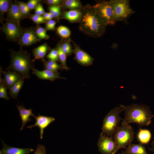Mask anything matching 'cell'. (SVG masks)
Masks as SVG:
<instances>
[{
	"mask_svg": "<svg viewBox=\"0 0 154 154\" xmlns=\"http://www.w3.org/2000/svg\"><path fill=\"white\" fill-rule=\"evenodd\" d=\"M0 154H1V153H0Z\"/></svg>",
	"mask_w": 154,
	"mask_h": 154,
	"instance_id": "ee69618b",
	"label": "cell"
},
{
	"mask_svg": "<svg viewBox=\"0 0 154 154\" xmlns=\"http://www.w3.org/2000/svg\"><path fill=\"white\" fill-rule=\"evenodd\" d=\"M97 145L101 154H115L119 149L113 138L106 135L102 132L100 134Z\"/></svg>",
	"mask_w": 154,
	"mask_h": 154,
	"instance_id": "9c48e42d",
	"label": "cell"
},
{
	"mask_svg": "<svg viewBox=\"0 0 154 154\" xmlns=\"http://www.w3.org/2000/svg\"><path fill=\"white\" fill-rule=\"evenodd\" d=\"M35 14L40 15L42 16L45 13L42 5L40 3L36 7L35 9Z\"/></svg>",
	"mask_w": 154,
	"mask_h": 154,
	"instance_id": "74e56055",
	"label": "cell"
},
{
	"mask_svg": "<svg viewBox=\"0 0 154 154\" xmlns=\"http://www.w3.org/2000/svg\"><path fill=\"white\" fill-rule=\"evenodd\" d=\"M56 22V21L53 19L46 21L45 23V29L46 31H54L55 29V26Z\"/></svg>",
	"mask_w": 154,
	"mask_h": 154,
	"instance_id": "e575fe53",
	"label": "cell"
},
{
	"mask_svg": "<svg viewBox=\"0 0 154 154\" xmlns=\"http://www.w3.org/2000/svg\"><path fill=\"white\" fill-rule=\"evenodd\" d=\"M153 117H154V116H153Z\"/></svg>",
	"mask_w": 154,
	"mask_h": 154,
	"instance_id": "7bdbcfd3",
	"label": "cell"
},
{
	"mask_svg": "<svg viewBox=\"0 0 154 154\" xmlns=\"http://www.w3.org/2000/svg\"><path fill=\"white\" fill-rule=\"evenodd\" d=\"M81 11V17L79 22V30L91 37L98 38L103 36L107 26L99 18L92 6L86 5Z\"/></svg>",
	"mask_w": 154,
	"mask_h": 154,
	"instance_id": "6da1fadb",
	"label": "cell"
},
{
	"mask_svg": "<svg viewBox=\"0 0 154 154\" xmlns=\"http://www.w3.org/2000/svg\"><path fill=\"white\" fill-rule=\"evenodd\" d=\"M12 2L11 0H0V20L1 23H3L4 19V14L8 11Z\"/></svg>",
	"mask_w": 154,
	"mask_h": 154,
	"instance_id": "484cf974",
	"label": "cell"
},
{
	"mask_svg": "<svg viewBox=\"0 0 154 154\" xmlns=\"http://www.w3.org/2000/svg\"><path fill=\"white\" fill-rule=\"evenodd\" d=\"M35 120V122L33 125H31L27 127V128L32 129L35 126H37L39 129L40 137V139L43 138L44 129L46 128L52 122L54 121L55 118L53 117L41 115L38 114V116L33 117Z\"/></svg>",
	"mask_w": 154,
	"mask_h": 154,
	"instance_id": "7c38bea8",
	"label": "cell"
},
{
	"mask_svg": "<svg viewBox=\"0 0 154 154\" xmlns=\"http://www.w3.org/2000/svg\"><path fill=\"white\" fill-rule=\"evenodd\" d=\"M134 134L133 128L129 124L121 123L120 126H117L116 127L112 138L118 145L119 149H125L133 141Z\"/></svg>",
	"mask_w": 154,
	"mask_h": 154,
	"instance_id": "5b68a950",
	"label": "cell"
},
{
	"mask_svg": "<svg viewBox=\"0 0 154 154\" xmlns=\"http://www.w3.org/2000/svg\"><path fill=\"white\" fill-rule=\"evenodd\" d=\"M120 106L125 111L124 118L121 123H135L143 126L148 125L151 123L153 115L149 107L135 104L127 106L120 104Z\"/></svg>",
	"mask_w": 154,
	"mask_h": 154,
	"instance_id": "7a4b0ae2",
	"label": "cell"
},
{
	"mask_svg": "<svg viewBox=\"0 0 154 154\" xmlns=\"http://www.w3.org/2000/svg\"><path fill=\"white\" fill-rule=\"evenodd\" d=\"M152 147L149 148V150L154 153V141H153L151 143Z\"/></svg>",
	"mask_w": 154,
	"mask_h": 154,
	"instance_id": "60d3db41",
	"label": "cell"
},
{
	"mask_svg": "<svg viewBox=\"0 0 154 154\" xmlns=\"http://www.w3.org/2000/svg\"><path fill=\"white\" fill-rule=\"evenodd\" d=\"M46 58L48 60L56 62H59L58 52L56 48L52 49L46 55Z\"/></svg>",
	"mask_w": 154,
	"mask_h": 154,
	"instance_id": "4dcf8cb0",
	"label": "cell"
},
{
	"mask_svg": "<svg viewBox=\"0 0 154 154\" xmlns=\"http://www.w3.org/2000/svg\"><path fill=\"white\" fill-rule=\"evenodd\" d=\"M20 11L25 18L29 17L31 15L30 10L28 7L26 3L23 2L18 1Z\"/></svg>",
	"mask_w": 154,
	"mask_h": 154,
	"instance_id": "f546056e",
	"label": "cell"
},
{
	"mask_svg": "<svg viewBox=\"0 0 154 154\" xmlns=\"http://www.w3.org/2000/svg\"><path fill=\"white\" fill-rule=\"evenodd\" d=\"M1 140L3 145L2 149L0 151V153L1 154H29L35 151L30 148H21L10 146Z\"/></svg>",
	"mask_w": 154,
	"mask_h": 154,
	"instance_id": "2e32d148",
	"label": "cell"
},
{
	"mask_svg": "<svg viewBox=\"0 0 154 154\" xmlns=\"http://www.w3.org/2000/svg\"><path fill=\"white\" fill-rule=\"evenodd\" d=\"M50 50V47L45 43L33 49L32 52L34 57L33 61L36 60H44V57Z\"/></svg>",
	"mask_w": 154,
	"mask_h": 154,
	"instance_id": "ac0fdd59",
	"label": "cell"
},
{
	"mask_svg": "<svg viewBox=\"0 0 154 154\" xmlns=\"http://www.w3.org/2000/svg\"><path fill=\"white\" fill-rule=\"evenodd\" d=\"M110 1L117 22L125 21L135 13L130 6L129 0Z\"/></svg>",
	"mask_w": 154,
	"mask_h": 154,
	"instance_id": "52a82bcc",
	"label": "cell"
},
{
	"mask_svg": "<svg viewBox=\"0 0 154 154\" xmlns=\"http://www.w3.org/2000/svg\"><path fill=\"white\" fill-rule=\"evenodd\" d=\"M62 50L67 57L70 55L73 52L72 49L70 42L68 41L61 42Z\"/></svg>",
	"mask_w": 154,
	"mask_h": 154,
	"instance_id": "1f68e13d",
	"label": "cell"
},
{
	"mask_svg": "<svg viewBox=\"0 0 154 154\" xmlns=\"http://www.w3.org/2000/svg\"><path fill=\"white\" fill-rule=\"evenodd\" d=\"M17 107L22 122V126L20 130H21L27 122L32 120L30 117H33L34 115L32 113L31 108L27 109L24 106L20 105L17 106Z\"/></svg>",
	"mask_w": 154,
	"mask_h": 154,
	"instance_id": "e0dca14e",
	"label": "cell"
},
{
	"mask_svg": "<svg viewBox=\"0 0 154 154\" xmlns=\"http://www.w3.org/2000/svg\"><path fill=\"white\" fill-rule=\"evenodd\" d=\"M7 19L19 23L25 19L20 11L18 1H16L12 2L7 12Z\"/></svg>",
	"mask_w": 154,
	"mask_h": 154,
	"instance_id": "5bb4252c",
	"label": "cell"
},
{
	"mask_svg": "<svg viewBox=\"0 0 154 154\" xmlns=\"http://www.w3.org/2000/svg\"><path fill=\"white\" fill-rule=\"evenodd\" d=\"M35 28L30 27L24 29L23 33L18 41L21 48L24 46H29L39 42L35 32Z\"/></svg>",
	"mask_w": 154,
	"mask_h": 154,
	"instance_id": "30bf717a",
	"label": "cell"
},
{
	"mask_svg": "<svg viewBox=\"0 0 154 154\" xmlns=\"http://www.w3.org/2000/svg\"><path fill=\"white\" fill-rule=\"evenodd\" d=\"M46 31L44 28L39 25H37L35 27V32L37 37L41 40H47L50 38V36L46 33Z\"/></svg>",
	"mask_w": 154,
	"mask_h": 154,
	"instance_id": "83f0119b",
	"label": "cell"
},
{
	"mask_svg": "<svg viewBox=\"0 0 154 154\" xmlns=\"http://www.w3.org/2000/svg\"><path fill=\"white\" fill-rule=\"evenodd\" d=\"M24 80V79L22 78L15 84L10 90L8 94L12 98L14 99H17L19 93L23 85Z\"/></svg>",
	"mask_w": 154,
	"mask_h": 154,
	"instance_id": "7402d4cb",
	"label": "cell"
},
{
	"mask_svg": "<svg viewBox=\"0 0 154 154\" xmlns=\"http://www.w3.org/2000/svg\"><path fill=\"white\" fill-rule=\"evenodd\" d=\"M4 71L2 70L4 75V83L7 89L10 90L12 86L22 78V76L19 73L10 70Z\"/></svg>",
	"mask_w": 154,
	"mask_h": 154,
	"instance_id": "9a60e30c",
	"label": "cell"
},
{
	"mask_svg": "<svg viewBox=\"0 0 154 154\" xmlns=\"http://www.w3.org/2000/svg\"><path fill=\"white\" fill-rule=\"evenodd\" d=\"M61 5L62 7L70 10L80 9L82 7L80 2L77 0H63Z\"/></svg>",
	"mask_w": 154,
	"mask_h": 154,
	"instance_id": "d4e9b609",
	"label": "cell"
},
{
	"mask_svg": "<svg viewBox=\"0 0 154 154\" xmlns=\"http://www.w3.org/2000/svg\"><path fill=\"white\" fill-rule=\"evenodd\" d=\"M56 31L58 34L63 38H66L70 35L71 32L67 27L60 25L56 28Z\"/></svg>",
	"mask_w": 154,
	"mask_h": 154,
	"instance_id": "f1b7e54d",
	"label": "cell"
},
{
	"mask_svg": "<svg viewBox=\"0 0 154 154\" xmlns=\"http://www.w3.org/2000/svg\"><path fill=\"white\" fill-rule=\"evenodd\" d=\"M56 48L58 52L59 59L62 67V70H65L66 71L69 70L70 68L66 64L67 56L62 50L61 42L58 44Z\"/></svg>",
	"mask_w": 154,
	"mask_h": 154,
	"instance_id": "603a6c76",
	"label": "cell"
},
{
	"mask_svg": "<svg viewBox=\"0 0 154 154\" xmlns=\"http://www.w3.org/2000/svg\"><path fill=\"white\" fill-rule=\"evenodd\" d=\"M34 23L37 25L42 23H45L46 21L42 16L36 15L35 14H31L29 17Z\"/></svg>",
	"mask_w": 154,
	"mask_h": 154,
	"instance_id": "d6a6232c",
	"label": "cell"
},
{
	"mask_svg": "<svg viewBox=\"0 0 154 154\" xmlns=\"http://www.w3.org/2000/svg\"><path fill=\"white\" fill-rule=\"evenodd\" d=\"M42 1L40 0H30L26 3L29 9L31 10L35 9L38 4Z\"/></svg>",
	"mask_w": 154,
	"mask_h": 154,
	"instance_id": "8d00e7d4",
	"label": "cell"
},
{
	"mask_svg": "<svg viewBox=\"0 0 154 154\" xmlns=\"http://www.w3.org/2000/svg\"><path fill=\"white\" fill-rule=\"evenodd\" d=\"M50 12H45L42 15L44 19L46 21H47Z\"/></svg>",
	"mask_w": 154,
	"mask_h": 154,
	"instance_id": "ab89813d",
	"label": "cell"
},
{
	"mask_svg": "<svg viewBox=\"0 0 154 154\" xmlns=\"http://www.w3.org/2000/svg\"><path fill=\"white\" fill-rule=\"evenodd\" d=\"M7 88L4 83H0V98L8 100L11 98L8 96Z\"/></svg>",
	"mask_w": 154,
	"mask_h": 154,
	"instance_id": "836d02e7",
	"label": "cell"
},
{
	"mask_svg": "<svg viewBox=\"0 0 154 154\" xmlns=\"http://www.w3.org/2000/svg\"><path fill=\"white\" fill-rule=\"evenodd\" d=\"M54 17L52 15L50 12L47 21L52 19Z\"/></svg>",
	"mask_w": 154,
	"mask_h": 154,
	"instance_id": "b9f144b4",
	"label": "cell"
},
{
	"mask_svg": "<svg viewBox=\"0 0 154 154\" xmlns=\"http://www.w3.org/2000/svg\"><path fill=\"white\" fill-rule=\"evenodd\" d=\"M99 18L107 26H113L117 21L110 1H102L92 6Z\"/></svg>",
	"mask_w": 154,
	"mask_h": 154,
	"instance_id": "8992f818",
	"label": "cell"
},
{
	"mask_svg": "<svg viewBox=\"0 0 154 154\" xmlns=\"http://www.w3.org/2000/svg\"><path fill=\"white\" fill-rule=\"evenodd\" d=\"M81 15L80 10H70L64 12L61 19H66L72 23L79 22Z\"/></svg>",
	"mask_w": 154,
	"mask_h": 154,
	"instance_id": "ffe728a7",
	"label": "cell"
},
{
	"mask_svg": "<svg viewBox=\"0 0 154 154\" xmlns=\"http://www.w3.org/2000/svg\"><path fill=\"white\" fill-rule=\"evenodd\" d=\"M63 0H46L44 2L49 6H54L61 5Z\"/></svg>",
	"mask_w": 154,
	"mask_h": 154,
	"instance_id": "f35d334b",
	"label": "cell"
},
{
	"mask_svg": "<svg viewBox=\"0 0 154 154\" xmlns=\"http://www.w3.org/2000/svg\"><path fill=\"white\" fill-rule=\"evenodd\" d=\"M1 29L5 35L7 39L13 42H18L23 31L24 29L17 23L7 18L5 24Z\"/></svg>",
	"mask_w": 154,
	"mask_h": 154,
	"instance_id": "ba28073f",
	"label": "cell"
},
{
	"mask_svg": "<svg viewBox=\"0 0 154 154\" xmlns=\"http://www.w3.org/2000/svg\"><path fill=\"white\" fill-rule=\"evenodd\" d=\"M62 8L61 5L49 6L48 9L49 12L52 15L54 18L59 21L62 14L61 11Z\"/></svg>",
	"mask_w": 154,
	"mask_h": 154,
	"instance_id": "4316f807",
	"label": "cell"
},
{
	"mask_svg": "<svg viewBox=\"0 0 154 154\" xmlns=\"http://www.w3.org/2000/svg\"><path fill=\"white\" fill-rule=\"evenodd\" d=\"M118 154H148L143 144H129L124 151Z\"/></svg>",
	"mask_w": 154,
	"mask_h": 154,
	"instance_id": "d6986e66",
	"label": "cell"
},
{
	"mask_svg": "<svg viewBox=\"0 0 154 154\" xmlns=\"http://www.w3.org/2000/svg\"><path fill=\"white\" fill-rule=\"evenodd\" d=\"M123 109L120 106L111 110L104 117L102 127V132L106 135L113 137L115 130L122 118L119 116Z\"/></svg>",
	"mask_w": 154,
	"mask_h": 154,
	"instance_id": "277c9868",
	"label": "cell"
},
{
	"mask_svg": "<svg viewBox=\"0 0 154 154\" xmlns=\"http://www.w3.org/2000/svg\"><path fill=\"white\" fill-rule=\"evenodd\" d=\"M10 51L11 60L9 66L6 69L7 70L16 72L24 79L30 78L29 71L34 68L35 66L30 54L22 48L17 51L12 50Z\"/></svg>",
	"mask_w": 154,
	"mask_h": 154,
	"instance_id": "3957f363",
	"label": "cell"
},
{
	"mask_svg": "<svg viewBox=\"0 0 154 154\" xmlns=\"http://www.w3.org/2000/svg\"><path fill=\"white\" fill-rule=\"evenodd\" d=\"M32 73L35 75L39 79L42 80H48L53 81L58 79H66V78L60 76V73L58 72H53L47 70L39 71L33 68Z\"/></svg>",
	"mask_w": 154,
	"mask_h": 154,
	"instance_id": "4fadbf2b",
	"label": "cell"
},
{
	"mask_svg": "<svg viewBox=\"0 0 154 154\" xmlns=\"http://www.w3.org/2000/svg\"><path fill=\"white\" fill-rule=\"evenodd\" d=\"M73 53L75 55L74 59L80 64L84 66H91L93 63L94 59L89 54L74 43Z\"/></svg>",
	"mask_w": 154,
	"mask_h": 154,
	"instance_id": "8fae6325",
	"label": "cell"
},
{
	"mask_svg": "<svg viewBox=\"0 0 154 154\" xmlns=\"http://www.w3.org/2000/svg\"><path fill=\"white\" fill-rule=\"evenodd\" d=\"M33 154H46L45 146L42 144H38L37 146L36 149Z\"/></svg>",
	"mask_w": 154,
	"mask_h": 154,
	"instance_id": "d590c367",
	"label": "cell"
},
{
	"mask_svg": "<svg viewBox=\"0 0 154 154\" xmlns=\"http://www.w3.org/2000/svg\"><path fill=\"white\" fill-rule=\"evenodd\" d=\"M43 63L45 69L53 72H58L59 69L62 70V67L61 64H58L56 62L48 60H41Z\"/></svg>",
	"mask_w": 154,
	"mask_h": 154,
	"instance_id": "cb8c5ba5",
	"label": "cell"
},
{
	"mask_svg": "<svg viewBox=\"0 0 154 154\" xmlns=\"http://www.w3.org/2000/svg\"><path fill=\"white\" fill-rule=\"evenodd\" d=\"M137 137L140 143L147 144L151 139V133L148 129H140L138 133Z\"/></svg>",
	"mask_w": 154,
	"mask_h": 154,
	"instance_id": "44dd1931",
	"label": "cell"
}]
</instances>
